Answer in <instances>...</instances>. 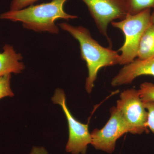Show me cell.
<instances>
[{
	"mask_svg": "<svg viewBox=\"0 0 154 154\" xmlns=\"http://www.w3.org/2000/svg\"><path fill=\"white\" fill-rule=\"evenodd\" d=\"M116 107L127 122L129 133L134 134L149 133L146 126L148 112L140 99L138 90L132 88L122 92Z\"/></svg>",
	"mask_w": 154,
	"mask_h": 154,
	"instance_id": "obj_4",
	"label": "cell"
},
{
	"mask_svg": "<svg viewBox=\"0 0 154 154\" xmlns=\"http://www.w3.org/2000/svg\"><path fill=\"white\" fill-rule=\"evenodd\" d=\"M30 154H48L46 150L43 147H33Z\"/></svg>",
	"mask_w": 154,
	"mask_h": 154,
	"instance_id": "obj_16",
	"label": "cell"
},
{
	"mask_svg": "<svg viewBox=\"0 0 154 154\" xmlns=\"http://www.w3.org/2000/svg\"><path fill=\"white\" fill-rule=\"evenodd\" d=\"M67 1L52 0L50 2L32 5L21 10H10L0 14V19L22 22L24 28L35 32L58 34L59 29L55 24L57 19L69 20L78 18L64 10V5Z\"/></svg>",
	"mask_w": 154,
	"mask_h": 154,
	"instance_id": "obj_2",
	"label": "cell"
},
{
	"mask_svg": "<svg viewBox=\"0 0 154 154\" xmlns=\"http://www.w3.org/2000/svg\"><path fill=\"white\" fill-rule=\"evenodd\" d=\"M128 14L135 15L147 9H153L154 0H126Z\"/></svg>",
	"mask_w": 154,
	"mask_h": 154,
	"instance_id": "obj_11",
	"label": "cell"
},
{
	"mask_svg": "<svg viewBox=\"0 0 154 154\" xmlns=\"http://www.w3.org/2000/svg\"><path fill=\"white\" fill-rule=\"evenodd\" d=\"M140 96L143 103L154 102V84L145 82L140 87L138 90Z\"/></svg>",
	"mask_w": 154,
	"mask_h": 154,
	"instance_id": "obj_12",
	"label": "cell"
},
{
	"mask_svg": "<svg viewBox=\"0 0 154 154\" xmlns=\"http://www.w3.org/2000/svg\"><path fill=\"white\" fill-rule=\"evenodd\" d=\"M151 15V9H147L135 15L128 14L120 21L111 22V25L121 30L125 36L124 44L118 50L121 52L119 64L125 65L137 57L142 36L152 24Z\"/></svg>",
	"mask_w": 154,
	"mask_h": 154,
	"instance_id": "obj_3",
	"label": "cell"
},
{
	"mask_svg": "<svg viewBox=\"0 0 154 154\" xmlns=\"http://www.w3.org/2000/svg\"><path fill=\"white\" fill-rule=\"evenodd\" d=\"M144 105L148 112L147 128L154 133V102H145Z\"/></svg>",
	"mask_w": 154,
	"mask_h": 154,
	"instance_id": "obj_14",
	"label": "cell"
},
{
	"mask_svg": "<svg viewBox=\"0 0 154 154\" xmlns=\"http://www.w3.org/2000/svg\"><path fill=\"white\" fill-rule=\"evenodd\" d=\"M138 58L144 60L154 57V24L148 27L141 38L138 50Z\"/></svg>",
	"mask_w": 154,
	"mask_h": 154,
	"instance_id": "obj_10",
	"label": "cell"
},
{
	"mask_svg": "<svg viewBox=\"0 0 154 154\" xmlns=\"http://www.w3.org/2000/svg\"><path fill=\"white\" fill-rule=\"evenodd\" d=\"M82 1L88 7L99 32L112 45L107 35V27L109 23L116 19L122 20L128 14L126 0Z\"/></svg>",
	"mask_w": 154,
	"mask_h": 154,
	"instance_id": "obj_6",
	"label": "cell"
},
{
	"mask_svg": "<svg viewBox=\"0 0 154 154\" xmlns=\"http://www.w3.org/2000/svg\"><path fill=\"white\" fill-rule=\"evenodd\" d=\"M79 43L81 57L86 62L88 70L85 89L88 94L93 91L99 70L104 67L119 64L120 55L110 48L103 47L91 36L90 31L83 26H74L66 22L58 24Z\"/></svg>",
	"mask_w": 154,
	"mask_h": 154,
	"instance_id": "obj_1",
	"label": "cell"
},
{
	"mask_svg": "<svg viewBox=\"0 0 154 154\" xmlns=\"http://www.w3.org/2000/svg\"><path fill=\"white\" fill-rule=\"evenodd\" d=\"M38 0H13L10 5V10L16 11L32 5Z\"/></svg>",
	"mask_w": 154,
	"mask_h": 154,
	"instance_id": "obj_15",
	"label": "cell"
},
{
	"mask_svg": "<svg viewBox=\"0 0 154 154\" xmlns=\"http://www.w3.org/2000/svg\"><path fill=\"white\" fill-rule=\"evenodd\" d=\"M11 74L0 77V100L6 97H13L14 94L11 89Z\"/></svg>",
	"mask_w": 154,
	"mask_h": 154,
	"instance_id": "obj_13",
	"label": "cell"
},
{
	"mask_svg": "<svg viewBox=\"0 0 154 154\" xmlns=\"http://www.w3.org/2000/svg\"><path fill=\"white\" fill-rule=\"evenodd\" d=\"M51 100L54 104L60 105L67 121L69 136L66 147V152L72 154H86L88 146L91 142L88 124L81 123L72 115L67 106L63 90L56 89Z\"/></svg>",
	"mask_w": 154,
	"mask_h": 154,
	"instance_id": "obj_5",
	"label": "cell"
},
{
	"mask_svg": "<svg viewBox=\"0 0 154 154\" xmlns=\"http://www.w3.org/2000/svg\"><path fill=\"white\" fill-rule=\"evenodd\" d=\"M142 75L154 77V57L141 60L138 58L124 65L111 82L113 87L131 84L137 77Z\"/></svg>",
	"mask_w": 154,
	"mask_h": 154,
	"instance_id": "obj_8",
	"label": "cell"
},
{
	"mask_svg": "<svg viewBox=\"0 0 154 154\" xmlns=\"http://www.w3.org/2000/svg\"><path fill=\"white\" fill-rule=\"evenodd\" d=\"M110 116L102 129H94L91 133V144L96 149L112 153L115 150L116 140L129 132L127 122L117 107L110 109Z\"/></svg>",
	"mask_w": 154,
	"mask_h": 154,
	"instance_id": "obj_7",
	"label": "cell"
},
{
	"mask_svg": "<svg viewBox=\"0 0 154 154\" xmlns=\"http://www.w3.org/2000/svg\"><path fill=\"white\" fill-rule=\"evenodd\" d=\"M151 21L152 24H154V11L152 13H151Z\"/></svg>",
	"mask_w": 154,
	"mask_h": 154,
	"instance_id": "obj_17",
	"label": "cell"
},
{
	"mask_svg": "<svg viewBox=\"0 0 154 154\" xmlns=\"http://www.w3.org/2000/svg\"><path fill=\"white\" fill-rule=\"evenodd\" d=\"M4 51L0 53V77L8 74H19L25 69L21 60L22 54L17 53L13 45L6 44L3 47Z\"/></svg>",
	"mask_w": 154,
	"mask_h": 154,
	"instance_id": "obj_9",
	"label": "cell"
}]
</instances>
